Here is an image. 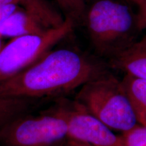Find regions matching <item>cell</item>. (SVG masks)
<instances>
[{
    "instance_id": "2",
    "label": "cell",
    "mask_w": 146,
    "mask_h": 146,
    "mask_svg": "<svg viewBox=\"0 0 146 146\" xmlns=\"http://www.w3.org/2000/svg\"><path fill=\"white\" fill-rule=\"evenodd\" d=\"M83 23L95 50L110 60L130 48L139 31L136 14L117 0H94Z\"/></svg>"
},
{
    "instance_id": "8",
    "label": "cell",
    "mask_w": 146,
    "mask_h": 146,
    "mask_svg": "<svg viewBox=\"0 0 146 146\" xmlns=\"http://www.w3.org/2000/svg\"><path fill=\"white\" fill-rule=\"evenodd\" d=\"M139 125H146V80L125 74L120 80Z\"/></svg>"
},
{
    "instance_id": "5",
    "label": "cell",
    "mask_w": 146,
    "mask_h": 146,
    "mask_svg": "<svg viewBox=\"0 0 146 146\" xmlns=\"http://www.w3.org/2000/svg\"><path fill=\"white\" fill-rule=\"evenodd\" d=\"M76 27L65 18L60 27L11 39L0 52V83L33 64Z\"/></svg>"
},
{
    "instance_id": "11",
    "label": "cell",
    "mask_w": 146,
    "mask_h": 146,
    "mask_svg": "<svg viewBox=\"0 0 146 146\" xmlns=\"http://www.w3.org/2000/svg\"><path fill=\"white\" fill-rule=\"evenodd\" d=\"M64 14V18H70L76 26L83 23L89 7V0H56Z\"/></svg>"
},
{
    "instance_id": "3",
    "label": "cell",
    "mask_w": 146,
    "mask_h": 146,
    "mask_svg": "<svg viewBox=\"0 0 146 146\" xmlns=\"http://www.w3.org/2000/svg\"><path fill=\"white\" fill-rule=\"evenodd\" d=\"M87 112L121 134L139 125L120 80L104 72L81 87L74 99Z\"/></svg>"
},
{
    "instance_id": "12",
    "label": "cell",
    "mask_w": 146,
    "mask_h": 146,
    "mask_svg": "<svg viewBox=\"0 0 146 146\" xmlns=\"http://www.w3.org/2000/svg\"><path fill=\"white\" fill-rule=\"evenodd\" d=\"M127 146H146V125H137L121 134Z\"/></svg>"
},
{
    "instance_id": "10",
    "label": "cell",
    "mask_w": 146,
    "mask_h": 146,
    "mask_svg": "<svg viewBox=\"0 0 146 146\" xmlns=\"http://www.w3.org/2000/svg\"><path fill=\"white\" fill-rule=\"evenodd\" d=\"M36 105L33 100L0 96V129L14 118L29 113Z\"/></svg>"
},
{
    "instance_id": "16",
    "label": "cell",
    "mask_w": 146,
    "mask_h": 146,
    "mask_svg": "<svg viewBox=\"0 0 146 146\" xmlns=\"http://www.w3.org/2000/svg\"><path fill=\"white\" fill-rule=\"evenodd\" d=\"M64 146H91L89 144L83 143V142L75 141L73 139H69Z\"/></svg>"
},
{
    "instance_id": "15",
    "label": "cell",
    "mask_w": 146,
    "mask_h": 146,
    "mask_svg": "<svg viewBox=\"0 0 146 146\" xmlns=\"http://www.w3.org/2000/svg\"><path fill=\"white\" fill-rule=\"evenodd\" d=\"M131 47L146 50V35L143 36V38H142L141 40H140V41L135 43Z\"/></svg>"
},
{
    "instance_id": "19",
    "label": "cell",
    "mask_w": 146,
    "mask_h": 146,
    "mask_svg": "<svg viewBox=\"0 0 146 146\" xmlns=\"http://www.w3.org/2000/svg\"><path fill=\"white\" fill-rule=\"evenodd\" d=\"M139 1H140V0H139Z\"/></svg>"
},
{
    "instance_id": "4",
    "label": "cell",
    "mask_w": 146,
    "mask_h": 146,
    "mask_svg": "<svg viewBox=\"0 0 146 146\" xmlns=\"http://www.w3.org/2000/svg\"><path fill=\"white\" fill-rule=\"evenodd\" d=\"M14 118L0 129L2 146H64L70 139L66 119L56 104L37 114Z\"/></svg>"
},
{
    "instance_id": "6",
    "label": "cell",
    "mask_w": 146,
    "mask_h": 146,
    "mask_svg": "<svg viewBox=\"0 0 146 146\" xmlns=\"http://www.w3.org/2000/svg\"><path fill=\"white\" fill-rule=\"evenodd\" d=\"M56 104L66 119L70 139L91 146H127L122 135L115 134L75 100L59 98Z\"/></svg>"
},
{
    "instance_id": "7",
    "label": "cell",
    "mask_w": 146,
    "mask_h": 146,
    "mask_svg": "<svg viewBox=\"0 0 146 146\" xmlns=\"http://www.w3.org/2000/svg\"><path fill=\"white\" fill-rule=\"evenodd\" d=\"M47 29L37 18L21 8L0 24V37L13 39Z\"/></svg>"
},
{
    "instance_id": "13",
    "label": "cell",
    "mask_w": 146,
    "mask_h": 146,
    "mask_svg": "<svg viewBox=\"0 0 146 146\" xmlns=\"http://www.w3.org/2000/svg\"><path fill=\"white\" fill-rule=\"evenodd\" d=\"M137 5L139 12L136 14L137 23L139 30L146 29V0H140Z\"/></svg>"
},
{
    "instance_id": "1",
    "label": "cell",
    "mask_w": 146,
    "mask_h": 146,
    "mask_svg": "<svg viewBox=\"0 0 146 146\" xmlns=\"http://www.w3.org/2000/svg\"><path fill=\"white\" fill-rule=\"evenodd\" d=\"M105 72L72 49L51 50L28 68L0 83V96L40 100L67 94Z\"/></svg>"
},
{
    "instance_id": "9",
    "label": "cell",
    "mask_w": 146,
    "mask_h": 146,
    "mask_svg": "<svg viewBox=\"0 0 146 146\" xmlns=\"http://www.w3.org/2000/svg\"><path fill=\"white\" fill-rule=\"evenodd\" d=\"M110 65L125 74L146 80V50L131 47L110 59Z\"/></svg>"
},
{
    "instance_id": "17",
    "label": "cell",
    "mask_w": 146,
    "mask_h": 146,
    "mask_svg": "<svg viewBox=\"0 0 146 146\" xmlns=\"http://www.w3.org/2000/svg\"><path fill=\"white\" fill-rule=\"evenodd\" d=\"M126 1H130V2H133V3H135V4L137 5L138 3H139V0H126Z\"/></svg>"
},
{
    "instance_id": "14",
    "label": "cell",
    "mask_w": 146,
    "mask_h": 146,
    "mask_svg": "<svg viewBox=\"0 0 146 146\" xmlns=\"http://www.w3.org/2000/svg\"><path fill=\"white\" fill-rule=\"evenodd\" d=\"M21 7L16 5H7L0 6V24L4 21L9 16Z\"/></svg>"
},
{
    "instance_id": "18",
    "label": "cell",
    "mask_w": 146,
    "mask_h": 146,
    "mask_svg": "<svg viewBox=\"0 0 146 146\" xmlns=\"http://www.w3.org/2000/svg\"><path fill=\"white\" fill-rule=\"evenodd\" d=\"M3 46V45L2 42H1V38L0 37V52H1V49H2Z\"/></svg>"
}]
</instances>
